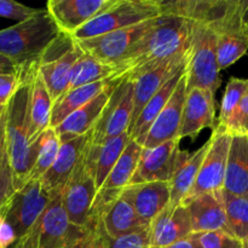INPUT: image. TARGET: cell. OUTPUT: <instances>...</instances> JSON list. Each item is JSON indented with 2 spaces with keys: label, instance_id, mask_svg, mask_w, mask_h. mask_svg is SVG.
<instances>
[{
  "label": "cell",
  "instance_id": "cell-5",
  "mask_svg": "<svg viewBox=\"0 0 248 248\" xmlns=\"http://www.w3.org/2000/svg\"><path fill=\"white\" fill-rule=\"evenodd\" d=\"M91 236V232L70 223L58 190L33 229L12 248H84Z\"/></svg>",
  "mask_w": 248,
  "mask_h": 248
},
{
  "label": "cell",
  "instance_id": "cell-15",
  "mask_svg": "<svg viewBox=\"0 0 248 248\" xmlns=\"http://www.w3.org/2000/svg\"><path fill=\"white\" fill-rule=\"evenodd\" d=\"M190 56V48L186 52L181 53L178 56L164 61L159 64L150 67L140 73V75L132 80L133 81V111L132 120H131V128L133 127L135 123L137 121L138 116L140 115L144 107L148 102L153 98L155 93L169 81L171 78H173L179 70L186 67Z\"/></svg>",
  "mask_w": 248,
  "mask_h": 248
},
{
  "label": "cell",
  "instance_id": "cell-22",
  "mask_svg": "<svg viewBox=\"0 0 248 248\" xmlns=\"http://www.w3.org/2000/svg\"><path fill=\"white\" fill-rule=\"evenodd\" d=\"M116 84H118V79L114 80L110 86L107 87L103 92L91 99L89 103L70 114L61 125L55 128L61 143L87 135L93 130L94 126L101 119L104 108L108 104L109 98H110Z\"/></svg>",
  "mask_w": 248,
  "mask_h": 248
},
{
  "label": "cell",
  "instance_id": "cell-49",
  "mask_svg": "<svg viewBox=\"0 0 248 248\" xmlns=\"http://www.w3.org/2000/svg\"><path fill=\"white\" fill-rule=\"evenodd\" d=\"M84 248H90V247H89V244H86V246H85Z\"/></svg>",
  "mask_w": 248,
  "mask_h": 248
},
{
  "label": "cell",
  "instance_id": "cell-36",
  "mask_svg": "<svg viewBox=\"0 0 248 248\" xmlns=\"http://www.w3.org/2000/svg\"><path fill=\"white\" fill-rule=\"evenodd\" d=\"M248 90V79H240V78H232L225 87L224 96H223L222 107H220L219 124L222 128L228 131L230 123L235 115V111L239 108L241 99Z\"/></svg>",
  "mask_w": 248,
  "mask_h": 248
},
{
  "label": "cell",
  "instance_id": "cell-4",
  "mask_svg": "<svg viewBox=\"0 0 248 248\" xmlns=\"http://www.w3.org/2000/svg\"><path fill=\"white\" fill-rule=\"evenodd\" d=\"M62 34L47 10L0 31V55L18 68L40 61L44 52Z\"/></svg>",
  "mask_w": 248,
  "mask_h": 248
},
{
  "label": "cell",
  "instance_id": "cell-18",
  "mask_svg": "<svg viewBox=\"0 0 248 248\" xmlns=\"http://www.w3.org/2000/svg\"><path fill=\"white\" fill-rule=\"evenodd\" d=\"M142 149L143 148L135 140H130L126 149L121 154L120 159L118 160L115 166L109 173L108 178L106 179L102 188L97 193L93 206H92V217L101 208L118 198L130 186L131 179L137 171ZM92 229H93V223H92Z\"/></svg>",
  "mask_w": 248,
  "mask_h": 248
},
{
  "label": "cell",
  "instance_id": "cell-42",
  "mask_svg": "<svg viewBox=\"0 0 248 248\" xmlns=\"http://www.w3.org/2000/svg\"><path fill=\"white\" fill-rule=\"evenodd\" d=\"M17 237L12 228L5 222L4 218L0 216V248H9L15 246Z\"/></svg>",
  "mask_w": 248,
  "mask_h": 248
},
{
  "label": "cell",
  "instance_id": "cell-43",
  "mask_svg": "<svg viewBox=\"0 0 248 248\" xmlns=\"http://www.w3.org/2000/svg\"><path fill=\"white\" fill-rule=\"evenodd\" d=\"M164 248H200V246H199L195 236L191 234L189 235L188 237H186V239L179 240V241L174 242V244L170 245V246L164 247Z\"/></svg>",
  "mask_w": 248,
  "mask_h": 248
},
{
  "label": "cell",
  "instance_id": "cell-12",
  "mask_svg": "<svg viewBox=\"0 0 248 248\" xmlns=\"http://www.w3.org/2000/svg\"><path fill=\"white\" fill-rule=\"evenodd\" d=\"M133 111V81L119 78L118 84L102 113L101 119L92 130L91 144L97 145L128 133Z\"/></svg>",
  "mask_w": 248,
  "mask_h": 248
},
{
  "label": "cell",
  "instance_id": "cell-50",
  "mask_svg": "<svg viewBox=\"0 0 248 248\" xmlns=\"http://www.w3.org/2000/svg\"><path fill=\"white\" fill-rule=\"evenodd\" d=\"M247 137H248V135H247Z\"/></svg>",
  "mask_w": 248,
  "mask_h": 248
},
{
  "label": "cell",
  "instance_id": "cell-35",
  "mask_svg": "<svg viewBox=\"0 0 248 248\" xmlns=\"http://www.w3.org/2000/svg\"><path fill=\"white\" fill-rule=\"evenodd\" d=\"M61 145H62V143H61L60 137H58L55 128L50 127L43 133L38 157H36L35 165H34L31 177H29V181L40 179L52 167L53 162L56 161L58 153H60Z\"/></svg>",
  "mask_w": 248,
  "mask_h": 248
},
{
  "label": "cell",
  "instance_id": "cell-13",
  "mask_svg": "<svg viewBox=\"0 0 248 248\" xmlns=\"http://www.w3.org/2000/svg\"><path fill=\"white\" fill-rule=\"evenodd\" d=\"M232 135L217 125L210 137V147L199 171L195 186L182 205L207 193L224 188L225 172Z\"/></svg>",
  "mask_w": 248,
  "mask_h": 248
},
{
  "label": "cell",
  "instance_id": "cell-47",
  "mask_svg": "<svg viewBox=\"0 0 248 248\" xmlns=\"http://www.w3.org/2000/svg\"><path fill=\"white\" fill-rule=\"evenodd\" d=\"M242 248H248V235L242 240Z\"/></svg>",
  "mask_w": 248,
  "mask_h": 248
},
{
  "label": "cell",
  "instance_id": "cell-2",
  "mask_svg": "<svg viewBox=\"0 0 248 248\" xmlns=\"http://www.w3.org/2000/svg\"><path fill=\"white\" fill-rule=\"evenodd\" d=\"M38 63L21 68V82L6 109V149L16 191L29 181L40 148L41 140L35 145L29 143V103Z\"/></svg>",
  "mask_w": 248,
  "mask_h": 248
},
{
  "label": "cell",
  "instance_id": "cell-37",
  "mask_svg": "<svg viewBox=\"0 0 248 248\" xmlns=\"http://www.w3.org/2000/svg\"><path fill=\"white\" fill-rule=\"evenodd\" d=\"M16 193L14 183V172L10 164L6 144L0 150V212Z\"/></svg>",
  "mask_w": 248,
  "mask_h": 248
},
{
  "label": "cell",
  "instance_id": "cell-44",
  "mask_svg": "<svg viewBox=\"0 0 248 248\" xmlns=\"http://www.w3.org/2000/svg\"><path fill=\"white\" fill-rule=\"evenodd\" d=\"M21 68L17 67L12 61H10L9 58L4 57V56L0 55V74H6V73H16Z\"/></svg>",
  "mask_w": 248,
  "mask_h": 248
},
{
  "label": "cell",
  "instance_id": "cell-7",
  "mask_svg": "<svg viewBox=\"0 0 248 248\" xmlns=\"http://www.w3.org/2000/svg\"><path fill=\"white\" fill-rule=\"evenodd\" d=\"M162 12L164 6L159 0H118L108 11L90 21L70 36L74 40L96 38L156 18L161 16Z\"/></svg>",
  "mask_w": 248,
  "mask_h": 248
},
{
  "label": "cell",
  "instance_id": "cell-11",
  "mask_svg": "<svg viewBox=\"0 0 248 248\" xmlns=\"http://www.w3.org/2000/svg\"><path fill=\"white\" fill-rule=\"evenodd\" d=\"M156 18L142 22L136 26L110 31L86 40H75L82 52L92 56L106 64L118 67L131 48L154 28ZM119 70V69H118Z\"/></svg>",
  "mask_w": 248,
  "mask_h": 248
},
{
  "label": "cell",
  "instance_id": "cell-9",
  "mask_svg": "<svg viewBox=\"0 0 248 248\" xmlns=\"http://www.w3.org/2000/svg\"><path fill=\"white\" fill-rule=\"evenodd\" d=\"M55 193L46 191L40 179H31L10 199L0 216L12 228L17 242L33 229Z\"/></svg>",
  "mask_w": 248,
  "mask_h": 248
},
{
  "label": "cell",
  "instance_id": "cell-27",
  "mask_svg": "<svg viewBox=\"0 0 248 248\" xmlns=\"http://www.w3.org/2000/svg\"><path fill=\"white\" fill-rule=\"evenodd\" d=\"M225 191L248 198V137L232 135L224 181Z\"/></svg>",
  "mask_w": 248,
  "mask_h": 248
},
{
  "label": "cell",
  "instance_id": "cell-16",
  "mask_svg": "<svg viewBox=\"0 0 248 248\" xmlns=\"http://www.w3.org/2000/svg\"><path fill=\"white\" fill-rule=\"evenodd\" d=\"M116 2L118 0H48L46 10L62 33L73 35Z\"/></svg>",
  "mask_w": 248,
  "mask_h": 248
},
{
  "label": "cell",
  "instance_id": "cell-38",
  "mask_svg": "<svg viewBox=\"0 0 248 248\" xmlns=\"http://www.w3.org/2000/svg\"><path fill=\"white\" fill-rule=\"evenodd\" d=\"M200 248H242V241L225 232L193 234Z\"/></svg>",
  "mask_w": 248,
  "mask_h": 248
},
{
  "label": "cell",
  "instance_id": "cell-39",
  "mask_svg": "<svg viewBox=\"0 0 248 248\" xmlns=\"http://www.w3.org/2000/svg\"><path fill=\"white\" fill-rule=\"evenodd\" d=\"M41 11H43V9H34V7L26 6V5L19 4L14 0H0V17H5V18L23 22L26 19L36 16Z\"/></svg>",
  "mask_w": 248,
  "mask_h": 248
},
{
  "label": "cell",
  "instance_id": "cell-48",
  "mask_svg": "<svg viewBox=\"0 0 248 248\" xmlns=\"http://www.w3.org/2000/svg\"><path fill=\"white\" fill-rule=\"evenodd\" d=\"M6 108H7V106H6V107H0V118H1L2 114L5 113V110H6Z\"/></svg>",
  "mask_w": 248,
  "mask_h": 248
},
{
  "label": "cell",
  "instance_id": "cell-25",
  "mask_svg": "<svg viewBox=\"0 0 248 248\" xmlns=\"http://www.w3.org/2000/svg\"><path fill=\"white\" fill-rule=\"evenodd\" d=\"M123 193L132 203L138 217L148 225L169 207L171 200L169 182L133 184L128 186Z\"/></svg>",
  "mask_w": 248,
  "mask_h": 248
},
{
  "label": "cell",
  "instance_id": "cell-31",
  "mask_svg": "<svg viewBox=\"0 0 248 248\" xmlns=\"http://www.w3.org/2000/svg\"><path fill=\"white\" fill-rule=\"evenodd\" d=\"M208 147H210V140H207L198 150L191 153L189 159L184 162V165H182V167L176 172L173 178L169 182L170 190H171L170 207L174 208L182 205L186 196L190 194L191 189L195 186L199 171H200V167L202 165L203 159H205Z\"/></svg>",
  "mask_w": 248,
  "mask_h": 248
},
{
  "label": "cell",
  "instance_id": "cell-19",
  "mask_svg": "<svg viewBox=\"0 0 248 248\" xmlns=\"http://www.w3.org/2000/svg\"><path fill=\"white\" fill-rule=\"evenodd\" d=\"M186 98V77L184 73L169 103L162 109L152 127L149 128L144 140L140 143V147L144 149H153V148L159 147L162 143L178 138Z\"/></svg>",
  "mask_w": 248,
  "mask_h": 248
},
{
  "label": "cell",
  "instance_id": "cell-14",
  "mask_svg": "<svg viewBox=\"0 0 248 248\" xmlns=\"http://www.w3.org/2000/svg\"><path fill=\"white\" fill-rule=\"evenodd\" d=\"M181 140H169L153 149H142L140 164L130 186L152 182H170L189 159L190 153L182 150Z\"/></svg>",
  "mask_w": 248,
  "mask_h": 248
},
{
  "label": "cell",
  "instance_id": "cell-6",
  "mask_svg": "<svg viewBox=\"0 0 248 248\" xmlns=\"http://www.w3.org/2000/svg\"><path fill=\"white\" fill-rule=\"evenodd\" d=\"M210 15L217 33V57L224 70L248 51V29L242 24L237 0H210Z\"/></svg>",
  "mask_w": 248,
  "mask_h": 248
},
{
  "label": "cell",
  "instance_id": "cell-45",
  "mask_svg": "<svg viewBox=\"0 0 248 248\" xmlns=\"http://www.w3.org/2000/svg\"><path fill=\"white\" fill-rule=\"evenodd\" d=\"M6 121L7 115L6 110H5V113L2 114V116L0 118V150H1L2 148H4V145L6 144Z\"/></svg>",
  "mask_w": 248,
  "mask_h": 248
},
{
  "label": "cell",
  "instance_id": "cell-26",
  "mask_svg": "<svg viewBox=\"0 0 248 248\" xmlns=\"http://www.w3.org/2000/svg\"><path fill=\"white\" fill-rule=\"evenodd\" d=\"M128 133H124L120 137L113 138L102 144L93 145L90 142L87 150V166L96 181L97 189H101L113 167L120 159L121 154L130 143Z\"/></svg>",
  "mask_w": 248,
  "mask_h": 248
},
{
  "label": "cell",
  "instance_id": "cell-17",
  "mask_svg": "<svg viewBox=\"0 0 248 248\" xmlns=\"http://www.w3.org/2000/svg\"><path fill=\"white\" fill-rule=\"evenodd\" d=\"M92 223L93 232L101 229L111 237L124 236L149 228L138 217L132 203L124 193L94 213Z\"/></svg>",
  "mask_w": 248,
  "mask_h": 248
},
{
  "label": "cell",
  "instance_id": "cell-3",
  "mask_svg": "<svg viewBox=\"0 0 248 248\" xmlns=\"http://www.w3.org/2000/svg\"><path fill=\"white\" fill-rule=\"evenodd\" d=\"M217 33L210 15V0H194L190 56L186 63V92L193 89L216 93L220 86Z\"/></svg>",
  "mask_w": 248,
  "mask_h": 248
},
{
  "label": "cell",
  "instance_id": "cell-34",
  "mask_svg": "<svg viewBox=\"0 0 248 248\" xmlns=\"http://www.w3.org/2000/svg\"><path fill=\"white\" fill-rule=\"evenodd\" d=\"M90 248H152L149 228L124 236H108L103 230L96 229L89 240Z\"/></svg>",
  "mask_w": 248,
  "mask_h": 248
},
{
  "label": "cell",
  "instance_id": "cell-24",
  "mask_svg": "<svg viewBox=\"0 0 248 248\" xmlns=\"http://www.w3.org/2000/svg\"><path fill=\"white\" fill-rule=\"evenodd\" d=\"M150 246L164 248L193 234L189 211L186 205L167 207L149 225Z\"/></svg>",
  "mask_w": 248,
  "mask_h": 248
},
{
  "label": "cell",
  "instance_id": "cell-40",
  "mask_svg": "<svg viewBox=\"0 0 248 248\" xmlns=\"http://www.w3.org/2000/svg\"><path fill=\"white\" fill-rule=\"evenodd\" d=\"M21 82V69L16 73L0 74V107H6Z\"/></svg>",
  "mask_w": 248,
  "mask_h": 248
},
{
  "label": "cell",
  "instance_id": "cell-46",
  "mask_svg": "<svg viewBox=\"0 0 248 248\" xmlns=\"http://www.w3.org/2000/svg\"><path fill=\"white\" fill-rule=\"evenodd\" d=\"M239 2V12L241 22L248 29V0H237Z\"/></svg>",
  "mask_w": 248,
  "mask_h": 248
},
{
  "label": "cell",
  "instance_id": "cell-33",
  "mask_svg": "<svg viewBox=\"0 0 248 248\" xmlns=\"http://www.w3.org/2000/svg\"><path fill=\"white\" fill-rule=\"evenodd\" d=\"M228 230L232 236L244 240L248 235V198L222 190Z\"/></svg>",
  "mask_w": 248,
  "mask_h": 248
},
{
  "label": "cell",
  "instance_id": "cell-32",
  "mask_svg": "<svg viewBox=\"0 0 248 248\" xmlns=\"http://www.w3.org/2000/svg\"><path fill=\"white\" fill-rule=\"evenodd\" d=\"M118 67L106 64V63L96 60L87 53H82V56L78 60L74 68H73L68 91L84 86V85L104 81V80L118 79Z\"/></svg>",
  "mask_w": 248,
  "mask_h": 248
},
{
  "label": "cell",
  "instance_id": "cell-30",
  "mask_svg": "<svg viewBox=\"0 0 248 248\" xmlns=\"http://www.w3.org/2000/svg\"><path fill=\"white\" fill-rule=\"evenodd\" d=\"M114 80L115 79L93 82V84L84 85V86L77 87V89L65 92L58 101L53 103L51 127L56 128L58 125H61L70 114L84 107L91 99H93L101 92H103L107 87L110 86Z\"/></svg>",
  "mask_w": 248,
  "mask_h": 248
},
{
  "label": "cell",
  "instance_id": "cell-20",
  "mask_svg": "<svg viewBox=\"0 0 248 248\" xmlns=\"http://www.w3.org/2000/svg\"><path fill=\"white\" fill-rule=\"evenodd\" d=\"M215 93L208 90L193 89L186 92L178 138H195L205 128L215 126Z\"/></svg>",
  "mask_w": 248,
  "mask_h": 248
},
{
  "label": "cell",
  "instance_id": "cell-41",
  "mask_svg": "<svg viewBox=\"0 0 248 248\" xmlns=\"http://www.w3.org/2000/svg\"><path fill=\"white\" fill-rule=\"evenodd\" d=\"M228 132L232 135H248V90L235 111Z\"/></svg>",
  "mask_w": 248,
  "mask_h": 248
},
{
  "label": "cell",
  "instance_id": "cell-21",
  "mask_svg": "<svg viewBox=\"0 0 248 248\" xmlns=\"http://www.w3.org/2000/svg\"><path fill=\"white\" fill-rule=\"evenodd\" d=\"M91 136L92 131L87 135L62 143L57 159L53 162L52 167L40 178L41 184L46 191L55 193L64 188L68 179L84 157L91 142Z\"/></svg>",
  "mask_w": 248,
  "mask_h": 248
},
{
  "label": "cell",
  "instance_id": "cell-8",
  "mask_svg": "<svg viewBox=\"0 0 248 248\" xmlns=\"http://www.w3.org/2000/svg\"><path fill=\"white\" fill-rule=\"evenodd\" d=\"M77 41L62 33L44 52L38 63V73L47 87L53 103L69 89L73 68L82 56Z\"/></svg>",
  "mask_w": 248,
  "mask_h": 248
},
{
  "label": "cell",
  "instance_id": "cell-23",
  "mask_svg": "<svg viewBox=\"0 0 248 248\" xmlns=\"http://www.w3.org/2000/svg\"><path fill=\"white\" fill-rule=\"evenodd\" d=\"M222 190L223 189L203 194L186 203L190 216L193 234L211 232H229Z\"/></svg>",
  "mask_w": 248,
  "mask_h": 248
},
{
  "label": "cell",
  "instance_id": "cell-1",
  "mask_svg": "<svg viewBox=\"0 0 248 248\" xmlns=\"http://www.w3.org/2000/svg\"><path fill=\"white\" fill-rule=\"evenodd\" d=\"M164 12L118 65L119 78L133 80L145 69L186 52L191 45L194 0L162 1ZM118 78V79H119Z\"/></svg>",
  "mask_w": 248,
  "mask_h": 248
},
{
  "label": "cell",
  "instance_id": "cell-28",
  "mask_svg": "<svg viewBox=\"0 0 248 248\" xmlns=\"http://www.w3.org/2000/svg\"><path fill=\"white\" fill-rule=\"evenodd\" d=\"M52 108L53 101L50 92L36 69L29 103V143L31 145L38 144L43 133L51 127Z\"/></svg>",
  "mask_w": 248,
  "mask_h": 248
},
{
  "label": "cell",
  "instance_id": "cell-29",
  "mask_svg": "<svg viewBox=\"0 0 248 248\" xmlns=\"http://www.w3.org/2000/svg\"><path fill=\"white\" fill-rule=\"evenodd\" d=\"M186 65L182 68L173 78L169 80L153 96V98L150 99L147 103V106L144 107V109L142 110L140 115L138 116L137 121L135 123L133 127L131 128L128 135H130L131 140H135L138 144L140 145L142 140H144L145 135L148 133L149 128L152 127V125L154 124V121L156 120V118L159 116V114L161 113L162 109L166 107V104L169 103L170 98L173 94L174 90L178 86L179 81L183 78L184 73H186Z\"/></svg>",
  "mask_w": 248,
  "mask_h": 248
},
{
  "label": "cell",
  "instance_id": "cell-10",
  "mask_svg": "<svg viewBox=\"0 0 248 248\" xmlns=\"http://www.w3.org/2000/svg\"><path fill=\"white\" fill-rule=\"evenodd\" d=\"M87 150L62 189V202L72 224L93 232L91 213L98 189L87 166Z\"/></svg>",
  "mask_w": 248,
  "mask_h": 248
}]
</instances>
